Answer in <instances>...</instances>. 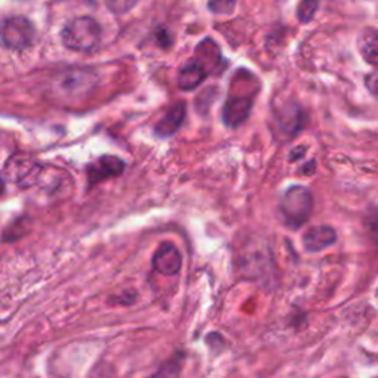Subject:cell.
<instances>
[{
  "mask_svg": "<svg viewBox=\"0 0 378 378\" xmlns=\"http://www.w3.org/2000/svg\"><path fill=\"white\" fill-rule=\"evenodd\" d=\"M313 194L308 186L294 185L290 186L282 195L279 202V215L284 225L291 231L300 230L306 225L313 212Z\"/></svg>",
  "mask_w": 378,
  "mask_h": 378,
  "instance_id": "6da1fadb",
  "label": "cell"
},
{
  "mask_svg": "<svg viewBox=\"0 0 378 378\" xmlns=\"http://www.w3.org/2000/svg\"><path fill=\"white\" fill-rule=\"evenodd\" d=\"M61 36L65 48L90 53L97 50L101 43V27L90 16H77L64 27Z\"/></svg>",
  "mask_w": 378,
  "mask_h": 378,
  "instance_id": "7a4b0ae2",
  "label": "cell"
},
{
  "mask_svg": "<svg viewBox=\"0 0 378 378\" xmlns=\"http://www.w3.org/2000/svg\"><path fill=\"white\" fill-rule=\"evenodd\" d=\"M43 172L45 168L27 154H14L4 167L5 179L21 188L42 183Z\"/></svg>",
  "mask_w": 378,
  "mask_h": 378,
  "instance_id": "3957f363",
  "label": "cell"
},
{
  "mask_svg": "<svg viewBox=\"0 0 378 378\" xmlns=\"http://www.w3.org/2000/svg\"><path fill=\"white\" fill-rule=\"evenodd\" d=\"M36 40V28L21 15L8 16L0 21V42L12 50H24Z\"/></svg>",
  "mask_w": 378,
  "mask_h": 378,
  "instance_id": "277c9868",
  "label": "cell"
},
{
  "mask_svg": "<svg viewBox=\"0 0 378 378\" xmlns=\"http://www.w3.org/2000/svg\"><path fill=\"white\" fill-rule=\"evenodd\" d=\"M124 170V163L117 158V157H111V156H104L98 158L94 163L87 166V182L89 186L98 185L109 178H116L120 176Z\"/></svg>",
  "mask_w": 378,
  "mask_h": 378,
  "instance_id": "5b68a950",
  "label": "cell"
},
{
  "mask_svg": "<svg viewBox=\"0 0 378 378\" xmlns=\"http://www.w3.org/2000/svg\"><path fill=\"white\" fill-rule=\"evenodd\" d=\"M253 107V98L249 97H231L223 105L222 117L228 127H237L247 120Z\"/></svg>",
  "mask_w": 378,
  "mask_h": 378,
  "instance_id": "8992f818",
  "label": "cell"
},
{
  "mask_svg": "<svg viewBox=\"0 0 378 378\" xmlns=\"http://www.w3.org/2000/svg\"><path fill=\"white\" fill-rule=\"evenodd\" d=\"M153 268L166 276L176 275L182 268V256L173 244H163L153 257Z\"/></svg>",
  "mask_w": 378,
  "mask_h": 378,
  "instance_id": "52a82bcc",
  "label": "cell"
},
{
  "mask_svg": "<svg viewBox=\"0 0 378 378\" xmlns=\"http://www.w3.org/2000/svg\"><path fill=\"white\" fill-rule=\"evenodd\" d=\"M303 247L309 253L324 250L337 241V234L331 226H315L303 235Z\"/></svg>",
  "mask_w": 378,
  "mask_h": 378,
  "instance_id": "ba28073f",
  "label": "cell"
},
{
  "mask_svg": "<svg viewBox=\"0 0 378 378\" xmlns=\"http://www.w3.org/2000/svg\"><path fill=\"white\" fill-rule=\"evenodd\" d=\"M305 114L296 104L284 105L278 112V123L281 130L287 135H296L305 126Z\"/></svg>",
  "mask_w": 378,
  "mask_h": 378,
  "instance_id": "9c48e42d",
  "label": "cell"
},
{
  "mask_svg": "<svg viewBox=\"0 0 378 378\" xmlns=\"http://www.w3.org/2000/svg\"><path fill=\"white\" fill-rule=\"evenodd\" d=\"M186 107L185 102H178L167 109L163 119L158 122L156 130L160 136H170L178 131L185 119Z\"/></svg>",
  "mask_w": 378,
  "mask_h": 378,
  "instance_id": "30bf717a",
  "label": "cell"
},
{
  "mask_svg": "<svg viewBox=\"0 0 378 378\" xmlns=\"http://www.w3.org/2000/svg\"><path fill=\"white\" fill-rule=\"evenodd\" d=\"M209 75L205 67L195 58L189 61L179 72V86L185 90H193L200 86Z\"/></svg>",
  "mask_w": 378,
  "mask_h": 378,
  "instance_id": "8fae6325",
  "label": "cell"
},
{
  "mask_svg": "<svg viewBox=\"0 0 378 378\" xmlns=\"http://www.w3.org/2000/svg\"><path fill=\"white\" fill-rule=\"evenodd\" d=\"M357 48L364 60L372 65H378V31L367 28L357 39Z\"/></svg>",
  "mask_w": 378,
  "mask_h": 378,
  "instance_id": "7c38bea8",
  "label": "cell"
},
{
  "mask_svg": "<svg viewBox=\"0 0 378 378\" xmlns=\"http://www.w3.org/2000/svg\"><path fill=\"white\" fill-rule=\"evenodd\" d=\"M90 83L92 82H90V74L89 72L77 71V72H71V74L67 75V77H64L61 86H63V89H67V90L72 89L74 92L75 90L80 92L83 87H89Z\"/></svg>",
  "mask_w": 378,
  "mask_h": 378,
  "instance_id": "4fadbf2b",
  "label": "cell"
},
{
  "mask_svg": "<svg viewBox=\"0 0 378 378\" xmlns=\"http://www.w3.org/2000/svg\"><path fill=\"white\" fill-rule=\"evenodd\" d=\"M319 8L318 2H301L297 8V18L300 23H310L315 16L316 9Z\"/></svg>",
  "mask_w": 378,
  "mask_h": 378,
  "instance_id": "5bb4252c",
  "label": "cell"
},
{
  "mask_svg": "<svg viewBox=\"0 0 378 378\" xmlns=\"http://www.w3.org/2000/svg\"><path fill=\"white\" fill-rule=\"evenodd\" d=\"M365 86L372 97L378 98V70L371 71L365 75Z\"/></svg>",
  "mask_w": 378,
  "mask_h": 378,
  "instance_id": "9a60e30c",
  "label": "cell"
},
{
  "mask_svg": "<svg viewBox=\"0 0 378 378\" xmlns=\"http://www.w3.org/2000/svg\"><path fill=\"white\" fill-rule=\"evenodd\" d=\"M367 223H368V232L371 235V239L378 247V212H374L372 215H369Z\"/></svg>",
  "mask_w": 378,
  "mask_h": 378,
  "instance_id": "2e32d148",
  "label": "cell"
},
{
  "mask_svg": "<svg viewBox=\"0 0 378 378\" xmlns=\"http://www.w3.org/2000/svg\"><path fill=\"white\" fill-rule=\"evenodd\" d=\"M209 8L216 14H230L235 8V4L234 2H215V4H210Z\"/></svg>",
  "mask_w": 378,
  "mask_h": 378,
  "instance_id": "e0dca14e",
  "label": "cell"
},
{
  "mask_svg": "<svg viewBox=\"0 0 378 378\" xmlns=\"http://www.w3.org/2000/svg\"><path fill=\"white\" fill-rule=\"evenodd\" d=\"M315 172V161L312 160V161H309V163H306L305 166H303V173L306 175H312Z\"/></svg>",
  "mask_w": 378,
  "mask_h": 378,
  "instance_id": "ac0fdd59",
  "label": "cell"
},
{
  "mask_svg": "<svg viewBox=\"0 0 378 378\" xmlns=\"http://www.w3.org/2000/svg\"><path fill=\"white\" fill-rule=\"evenodd\" d=\"M4 191H5V182L2 178H0V194H4Z\"/></svg>",
  "mask_w": 378,
  "mask_h": 378,
  "instance_id": "d6986e66",
  "label": "cell"
}]
</instances>
